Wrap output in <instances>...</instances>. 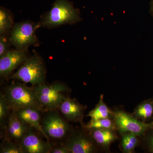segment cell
<instances>
[{"mask_svg": "<svg viewBox=\"0 0 153 153\" xmlns=\"http://www.w3.org/2000/svg\"><path fill=\"white\" fill-rule=\"evenodd\" d=\"M4 94L13 111L30 108L45 111L33 87H28L20 82H13L6 88Z\"/></svg>", "mask_w": 153, "mask_h": 153, "instance_id": "cell-1", "label": "cell"}, {"mask_svg": "<svg viewBox=\"0 0 153 153\" xmlns=\"http://www.w3.org/2000/svg\"><path fill=\"white\" fill-rule=\"evenodd\" d=\"M58 111L45 110L42 112L43 115L41 114V127L44 137L49 143L51 140L62 141L72 130L68 121Z\"/></svg>", "mask_w": 153, "mask_h": 153, "instance_id": "cell-2", "label": "cell"}, {"mask_svg": "<svg viewBox=\"0 0 153 153\" xmlns=\"http://www.w3.org/2000/svg\"><path fill=\"white\" fill-rule=\"evenodd\" d=\"M80 20L79 12L68 0H56L50 11L44 16L41 25L47 27L74 24Z\"/></svg>", "mask_w": 153, "mask_h": 153, "instance_id": "cell-3", "label": "cell"}, {"mask_svg": "<svg viewBox=\"0 0 153 153\" xmlns=\"http://www.w3.org/2000/svg\"><path fill=\"white\" fill-rule=\"evenodd\" d=\"M46 69L43 60L37 55L28 58L10 78L33 86L45 83Z\"/></svg>", "mask_w": 153, "mask_h": 153, "instance_id": "cell-4", "label": "cell"}, {"mask_svg": "<svg viewBox=\"0 0 153 153\" xmlns=\"http://www.w3.org/2000/svg\"><path fill=\"white\" fill-rule=\"evenodd\" d=\"M44 110L58 109L70 89L65 83L56 82L50 85L44 83L33 86Z\"/></svg>", "mask_w": 153, "mask_h": 153, "instance_id": "cell-5", "label": "cell"}, {"mask_svg": "<svg viewBox=\"0 0 153 153\" xmlns=\"http://www.w3.org/2000/svg\"><path fill=\"white\" fill-rule=\"evenodd\" d=\"M113 119L117 129L121 134L131 133L141 137L153 129V121L146 123L123 111L118 110L114 112Z\"/></svg>", "mask_w": 153, "mask_h": 153, "instance_id": "cell-6", "label": "cell"}, {"mask_svg": "<svg viewBox=\"0 0 153 153\" xmlns=\"http://www.w3.org/2000/svg\"><path fill=\"white\" fill-rule=\"evenodd\" d=\"M38 25L30 22H23L14 25L9 40L17 49L27 50L30 46L37 42L36 30Z\"/></svg>", "mask_w": 153, "mask_h": 153, "instance_id": "cell-7", "label": "cell"}, {"mask_svg": "<svg viewBox=\"0 0 153 153\" xmlns=\"http://www.w3.org/2000/svg\"><path fill=\"white\" fill-rule=\"evenodd\" d=\"M73 130L62 142L71 153H94L98 151L99 146L88 131Z\"/></svg>", "mask_w": 153, "mask_h": 153, "instance_id": "cell-8", "label": "cell"}, {"mask_svg": "<svg viewBox=\"0 0 153 153\" xmlns=\"http://www.w3.org/2000/svg\"><path fill=\"white\" fill-rule=\"evenodd\" d=\"M35 130L30 126L26 135L19 143L23 153H49L51 144L39 137Z\"/></svg>", "mask_w": 153, "mask_h": 153, "instance_id": "cell-9", "label": "cell"}, {"mask_svg": "<svg viewBox=\"0 0 153 153\" xmlns=\"http://www.w3.org/2000/svg\"><path fill=\"white\" fill-rule=\"evenodd\" d=\"M28 58L27 50L18 49L9 51L0 57V76L7 77L16 68L25 63Z\"/></svg>", "mask_w": 153, "mask_h": 153, "instance_id": "cell-10", "label": "cell"}, {"mask_svg": "<svg viewBox=\"0 0 153 153\" xmlns=\"http://www.w3.org/2000/svg\"><path fill=\"white\" fill-rule=\"evenodd\" d=\"M86 108L76 99L66 97L60 104L58 111L68 121L82 123Z\"/></svg>", "mask_w": 153, "mask_h": 153, "instance_id": "cell-11", "label": "cell"}, {"mask_svg": "<svg viewBox=\"0 0 153 153\" xmlns=\"http://www.w3.org/2000/svg\"><path fill=\"white\" fill-rule=\"evenodd\" d=\"M30 125L24 123L12 111L6 126V138L19 143L28 131Z\"/></svg>", "mask_w": 153, "mask_h": 153, "instance_id": "cell-12", "label": "cell"}, {"mask_svg": "<svg viewBox=\"0 0 153 153\" xmlns=\"http://www.w3.org/2000/svg\"><path fill=\"white\" fill-rule=\"evenodd\" d=\"M42 111H43L38 108H30L19 109L14 112L20 120L33 127L44 137V133L41 126Z\"/></svg>", "mask_w": 153, "mask_h": 153, "instance_id": "cell-13", "label": "cell"}, {"mask_svg": "<svg viewBox=\"0 0 153 153\" xmlns=\"http://www.w3.org/2000/svg\"><path fill=\"white\" fill-rule=\"evenodd\" d=\"M94 141L100 147L108 149L118 137L113 130L91 129L88 130Z\"/></svg>", "mask_w": 153, "mask_h": 153, "instance_id": "cell-14", "label": "cell"}, {"mask_svg": "<svg viewBox=\"0 0 153 153\" xmlns=\"http://www.w3.org/2000/svg\"><path fill=\"white\" fill-rule=\"evenodd\" d=\"M113 115L114 112L105 103L103 95L101 94L98 104L86 116L91 118V120H96L101 119L113 118Z\"/></svg>", "mask_w": 153, "mask_h": 153, "instance_id": "cell-15", "label": "cell"}, {"mask_svg": "<svg viewBox=\"0 0 153 153\" xmlns=\"http://www.w3.org/2000/svg\"><path fill=\"white\" fill-rule=\"evenodd\" d=\"M153 115V100H147L139 105L134 111L132 116L143 122L149 120Z\"/></svg>", "mask_w": 153, "mask_h": 153, "instance_id": "cell-16", "label": "cell"}, {"mask_svg": "<svg viewBox=\"0 0 153 153\" xmlns=\"http://www.w3.org/2000/svg\"><path fill=\"white\" fill-rule=\"evenodd\" d=\"M13 21L10 12L5 8H0V35L6 36L13 27Z\"/></svg>", "mask_w": 153, "mask_h": 153, "instance_id": "cell-17", "label": "cell"}, {"mask_svg": "<svg viewBox=\"0 0 153 153\" xmlns=\"http://www.w3.org/2000/svg\"><path fill=\"white\" fill-rule=\"evenodd\" d=\"M121 146L123 152L133 153L139 144L138 136L131 133L123 134Z\"/></svg>", "mask_w": 153, "mask_h": 153, "instance_id": "cell-18", "label": "cell"}, {"mask_svg": "<svg viewBox=\"0 0 153 153\" xmlns=\"http://www.w3.org/2000/svg\"><path fill=\"white\" fill-rule=\"evenodd\" d=\"M84 127L87 130L91 129H117L113 119H101L96 120H90V122L84 126Z\"/></svg>", "mask_w": 153, "mask_h": 153, "instance_id": "cell-19", "label": "cell"}, {"mask_svg": "<svg viewBox=\"0 0 153 153\" xmlns=\"http://www.w3.org/2000/svg\"><path fill=\"white\" fill-rule=\"evenodd\" d=\"M12 111L4 94H0V125L1 128H6L10 114Z\"/></svg>", "mask_w": 153, "mask_h": 153, "instance_id": "cell-20", "label": "cell"}, {"mask_svg": "<svg viewBox=\"0 0 153 153\" xmlns=\"http://www.w3.org/2000/svg\"><path fill=\"white\" fill-rule=\"evenodd\" d=\"M0 153H23V152L19 143L5 138L1 143Z\"/></svg>", "mask_w": 153, "mask_h": 153, "instance_id": "cell-21", "label": "cell"}, {"mask_svg": "<svg viewBox=\"0 0 153 153\" xmlns=\"http://www.w3.org/2000/svg\"><path fill=\"white\" fill-rule=\"evenodd\" d=\"M10 44L9 39L6 38L5 35H1L0 36V57L6 54L10 51Z\"/></svg>", "mask_w": 153, "mask_h": 153, "instance_id": "cell-22", "label": "cell"}, {"mask_svg": "<svg viewBox=\"0 0 153 153\" xmlns=\"http://www.w3.org/2000/svg\"><path fill=\"white\" fill-rule=\"evenodd\" d=\"M50 144L51 147L49 151L50 153H71L67 147L62 142L56 145H53L51 143Z\"/></svg>", "mask_w": 153, "mask_h": 153, "instance_id": "cell-23", "label": "cell"}, {"mask_svg": "<svg viewBox=\"0 0 153 153\" xmlns=\"http://www.w3.org/2000/svg\"><path fill=\"white\" fill-rule=\"evenodd\" d=\"M152 131L151 132L149 136L148 137V143L150 149L153 148V129L152 130Z\"/></svg>", "mask_w": 153, "mask_h": 153, "instance_id": "cell-24", "label": "cell"}, {"mask_svg": "<svg viewBox=\"0 0 153 153\" xmlns=\"http://www.w3.org/2000/svg\"><path fill=\"white\" fill-rule=\"evenodd\" d=\"M150 11L151 13L153 15V0L152 1V2H151Z\"/></svg>", "mask_w": 153, "mask_h": 153, "instance_id": "cell-25", "label": "cell"}, {"mask_svg": "<svg viewBox=\"0 0 153 153\" xmlns=\"http://www.w3.org/2000/svg\"><path fill=\"white\" fill-rule=\"evenodd\" d=\"M150 150L151 152H152L153 153V148H152V149H150Z\"/></svg>", "mask_w": 153, "mask_h": 153, "instance_id": "cell-26", "label": "cell"}, {"mask_svg": "<svg viewBox=\"0 0 153 153\" xmlns=\"http://www.w3.org/2000/svg\"></svg>", "mask_w": 153, "mask_h": 153, "instance_id": "cell-27", "label": "cell"}]
</instances>
